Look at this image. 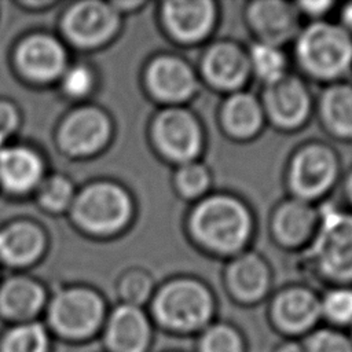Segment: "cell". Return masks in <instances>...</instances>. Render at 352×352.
<instances>
[{"mask_svg": "<svg viewBox=\"0 0 352 352\" xmlns=\"http://www.w3.org/2000/svg\"><path fill=\"white\" fill-rule=\"evenodd\" d=\"M62 96L74 102L89 99L98 88V73L87 60L70 62L56 82Z\"/></svg>", "mask_w": 352, "mask_h": 352, "instance_id": "30", "label": "cell"}, {"mask_svg": "<svg viewBox=\"0 0 352 352\" xmlns=\"http://www.w3.org/2000/svg\"><path fill=\"white\" fill-rule=\"evenodd\" d=\"M77 187L65 173H47L41 180L33 198L36 205L48 214H63L69 212L76 197Z\"/></svg>", "mask_w": 352, "mask_h": 352, "instance_id": "26", "label": "cell"}, {"mask_svg": "<svg viewBox=\"0 0 352 352\" xmlns=\"http://www.w3.org/2000/svg\"><path fill=\"white\" fill-rule=\"evenodd\" d=\"M199 73L214 89L228 94L241 91L252 76L248 52L234 41H216L205 50Z\"/></svg>", "mask_w": 352, "mask_h": 352, "instance_id": "20", "label": "cell"}, {"mask_svg": "<svg viewBox=\"0 0 352 352\" xmlns=\"http://www.w3.org/2000/svg\"><path fill=\"white\" fill-rule=\"evenodd\" d=\"M272 352H304V346L300 340H283Z\"/></svg>", "mask_w": 352, "mask_h": 352, "instance_id": "37", "label": "cell"}, {"mask_svg": "<svg viewBox=\"0 0 352 352\" xmlns=\"http://www.w3.org/2000/svg\"><path fill=\"white\" fill-rule=\"evenodd\" d=\"M155 290L153 276L142 268H129L122 272L116 283L120 304L143 308L150 301Z\"/></svg>", "mask_w": 352, "mask_h": 352, "instance_id": "31", "label": "cell"}, {"mask_svg": "<svg viewBox=\"0 0 352 352\" xmlns=\"http://www.w3.org/2000/svg\"><path fill=\"white\" fill-rule=\"evenodd\" d=\"M345 194L348 201L352 204V170L349 172L346 180H345Z\"/></svg>", "mask_w": 352, "mask_h": 352, "instance_id": "41", "label": "cell"}, {"mask_svg": "<svg viewBox=\"0 0 352 352\" xmlns=\"http://www.w3.org/2000/svg\"><path fill=\"white\" fill-rule=\"evenodd\" d=\"M318 111L327 132L338 139H352V85L331 82L318 100Z\"/></svg>", "mask_w": 352, "mask_h": 352, "instance_id": "25", "label": "cell"}, {"mask_svg": "<svg viewBox=\"0 0 352 352\" xmlns=\"http://www.w3.org/2000/svg\"><path fill=\"white\" fill-rule=\"evenodd\" d=\"M294 58L309 77L337 82L352 69V34L340 23L312 21L294 37Z\"/></svg>", "mask_w": 352, "mask_h": 352, "instance_id": "4", "label": "cell"}, {"mask_svg": "<svg viewBox=\"0 0 352 352\" xmlns=\"http://www.w3.org/2000/svg\"><path fill=\"white\" fill-rule=\"evenodd\" d=\"M320 316L330 327L352 324V286H333L320 297Z\"/></svg>", "mask_w": 352, "mask_h": 352, "instance_id": "32", "label": "cell"}, {"mask_svg": "<svg viewBox=\"0 0 352 352\" xmlns=\"http://www.w3.org/2000/svg\"><path fill=\"white\" fill-rule=\"evenodd\" d=\"M45 175V158L36 147L11 142L0 148V190L7 195H33Z\"/></svg>", "mask_w": 352, "mask_h": 352, "instance_id": "16", "label": "cell"}, {"mask_svg": "<svg viewBox=\"0 0 352 352\" xmlns=\"http://www.w3.org/2000/svg\"><path fill=\"white\" fill-rule=\"evenodd\" d=\"M121 16L111 1H76L69 4L59 16V37L67 47L78 51L100 50L120 34Z\"/></svg>", "mask_w": 352, "mask_h": 352, "instance_id": "7", "label": "cell"}, {"mask_svg": "<svg viewBox=\"0 0 352 352\" xmlns=\"http://www.w3.org/2000/svg\"><path fill=\"white\" fill-rule=\"evenodd\" d=\"M217 6L210 0H169L161 4L165 33L183 45L202 43L214 29Z\"/></svg>", "mask_w": 352, "mask_h": 352, "instance_id": "15", "label": "cell"}, {"mask_svg": "<svg viewBox=\"0 0 352 352\" xmlns=\"http://www.w3.org/2000/svg\"><path fill=\"white\" fill-rule=\"evenodd\" d=\"M143 82L153 99L166 106H182L198 91L192 66L173 54L154 56L144 67Z\"/></svg>", "mask_w": 352, "mask_h": 352, "instance_id": "13", "label": "cell"}, {"mask_svg": "<svg viewBox=\"0 0 352 352\" xmlns=\"http://www.w3.org/2000/svg\"><path fill=\"white\" fill-rule=\"evenodd\" d=\"M338 175L337 153L324 143L312 142L293 154L287 168V186L293 198L312 202L333 188Z\"/></svg>", "mask_w": 352, "mask_h": 352, "instance_id": "11", "label": "cell"}, {"mask_svg": "<svg viewBox=\"0 0 352 352\" xmlns=\"http://www.w3.org/2000/svg\"><path fill=\"white\" fill-rule=\"evenodd\" d=\"M340 25L352 34V3H346L340 11Z\"/></svg>", "mask_w": 352, "mask_h": 352, "instance_id": "38", "label": "cell"}, {"mask_svg": "<svg viewBox=\"0 0 352 352\" xmlns=\"http://www.w3.org/2000/svg\"><path fill=\"white\" fill-rule=\"evenodd\" d=\"M304 352H352L348 333L334 327H316L302 340Z\"/></svg>", "mask_w": 352, "mask_h": 352, "instance_id": "34", "label": "cell"}, {"mask_svg": "<svg viewBox=\"0 0 352 352\" xmlns=\"http://www.w3.org/2000/svg\"><path fill=\"white\" fill-rule=\"evenodd\" d=\"M246 52L252 74L264 85L279 80L287 73V60L280 47L256 41Z\"/></svg>", "mask_w": 352, "mask_h": 352, "instance_id": "29", "label": "cell"}, {"mask_svg": "<svg viewBox=\"0 0 352 352\" xmlns=\"http://www.w3.org/2000/svg\"><path fill=\"white\" fill-rule=\"evenodd\" d=\"M0 352H50V331L38 320L14 324L1 337Z\"/></svg>", "mask_w": 352, "mask_h": 352, "instance_id": "28", "label": "cell"}, {"mask_svg": "<svg viewBox=\"0 0 352 352\" xmlns=\"http://www.w3.org/2000/svg\"><path fill=\"white\" fill-rule=\"evenodd\" d=\"M300 14H305L311 16L314 21H320L323 15H326L333 7V1H326V0H319V1H300L294 3Z\"/></svg>", "mask_w": 352, "mask_h": 352, "instance_id": "36", "label": "cell"}, {"mask_svg": "<svg viewBox=\"0 0 352 352\" xmlns=\"http://www.w3.org/2000/svg\"><path fill=\"white\" fill-rule=\"evenodd\" d=\"M67 216L80 232L99 239L111 238L131 226L135 202L122 184L98 179L77 188Z\"/></svg>", "mask_w": 352, "mask_h": 352, "instance_id": "3", "label": "cell"}, {"mask_svg": "<svg viewBox=\"0 0 352 352\" xmlns=\"http://www.w3.org/2000/svg\"><path fill=\"white\" fill-rule=\"evenodd\" d=\"M11 63L16 76L29 85L58 82L70 63L67 45L58 34L38 30L21 37L14 45Z\"/></svg>", "mask_w": 352, "mask_h": 352, "instance_id": "9", "label": "cell"}, {"mask_svg": "<svg viewBox=\"0 0 352 352\" xmlns=\"http://www.w3.org/2000/svg\"><path fill=\"white\" fill-rule=\"evenodd\" d=\"M155 151L175 165L197 161L204 147V131L197 116L183 106L161 109L150 122Z\"/></svg>", "mask_w": 352, "mask_h": 352, "instance_id": "10", "label": "cell"}, {"mask_svg": "<svg viewBox=\"0 0 352 352\" xmlns=\"http://www.w3.org/2000/svg\"><path fill=\"white\" fill-rule=\"evenodd\" d=\"M267 318L271 329L285 340H302L322 320L320 296L307 286H286L271 297Z\"/></svg>", "mask_w": 352, "mask_h": 352, "instance_id": "12", "label": "cell"}, {"mask_svg": "<svg viewBox=\"0 0 352 352\" xmlns=\"http://www.w3.org/2000/svg\"><path fill=\"white\" fill-rule=\"evenodd\" d=\"M22 125L19 107L10 99L0 98V148L14 142Z\"/></svg>", "mask_w": 352, "mask_h": 352, "instance_id": "35", "label": "cell"}, {"mask_svg": "<svg viewBox=\"0 0 352 352\" xmlns=\"http://www.w3.org/2000/svg\"><path fill=\"white\" fill-rule=\"evenodd\" d=\"M319 221V209L311 202L289 198L282 201L271 216V234L276 243L296 249L311 242Z\"/></svg>", "mask_w": 352, "mask_h": 352, "instance_id": "23", "label": "cell"}, {"mask_svg": "<svg viewBox=\"0 0 352 352\" xmlns=\"http://www.w3.org/2000/svg\"><path fill=\"white\" fill-rule=\"evenodd\" d=\"M260 102L265 118L282 131L302 126L312 110V98L305 81L292 73L264 85Z\"/></svg>", "mask_w": 352, "mask_h": 352, "instance_id": "14", "label": "cell"}, {"mask_svg": "<svg viewBox=\"0 0 352 352\" xmlns=\"http://www.w3.org/2000/svg\"><path fill=\"white\" fill-rule=\"evenodd\" d=\"M308 256L333 286H352V213L331 206L319 209Z\"/></svg>", "mask_w": 352, "mask_h": 352, "instance_id": "6", "label": "cell"}, {"mask_svg": "<svg viewBox=\"0 0 352 352\" xmlns=\"http://www.w3.org/2000/svg\"><path fill=\"white\" fill-rule=\"evenodd\" d=\"M265 121L261 102L248 91L228 94L220 109V124L224 132L238 140L254 138Z\"/></svg>", "mask_w": 352, "mask_h": 352, "instance_id": "24", "label": "cell"}, {"mask_svg": "<svg viewBox=\"0 0 352 352\" xmlns=\"http://www.w3.org/2000/svg\"><path fill=\"white\" fill-rule=\"evenodd\" d=\"M48 234L34 219L19 217L0 224V264L25 270L43 260Z\"/></svg>", "mask_w": 352, "mask_h": 352, "instance_id": "18", "label": "cell"}, {"mask_svg": "<svg viewBox=\"0 0 352 352\" xmlns=\"http://www.w3.org/2000/svg\"><path fill=\"white\" fill-rule=\"evenodd\" d=\"M113 7L122 15L124 12H129V11H133L139 7L143 6L142 1H111Z\"/></svg>", "mask_w": 352, "mask_h": 352, "instance_id": "40", "label": "cell"}, {"mask_svg": "<svg viewBox=\"0 0 352 352\" xmlns=\"http://www.w3.org/2000/svg\"><path fill=\"white\" fill-rule=\"evenodd\" d=\"M348 336H349V338H351V341H352V324H351V327H349V333H348Z\"/></svg>", "mask_w": 352, "mask_h": 352, "instance_id": "42", "label": "cell"}, {"mask_svg": "<svg viewBox=\"0 0 352 352\" xmlns=\"http://www.w3.org/2000/svg\"><path fill=\"white\" fill-rule=\"evenodd\" d=\"M194 352H248V342L236 326L214 320L195 336Z\"/></svg>", "mask_w": 352, "mask_h": 352, "instance_id": "27", "label": "cell"}, {"mask_svg": "<svg viewBox=\"0 0 352 352\" xmlns=\"http://www.w3.org/2000/svg\"><path fill=\"white\" fill-rule=\"evenodd\" d=\"M56 3L55 1H30V0H28V1H21V3H18V6H21L22 8H25V10H30V11H44V10H48L50 7H54Z\"/></svg>", "mask_w": 352, "mask_h": 352, "instance_id": "39", "label": "cell"}, {"mask_svg": "<svg viewBox=\"0 0 352 352\" xmlns=\"http://www.w3.org/2000/svg\"><path fill=\"white\" fill-rule=\"evenodd\" d=\"M300 12L294 3L280 0L252 1L246 8V21L257 41L282 47L293 40L298 28Z\"/></svg>", "mask_w": 352, "mask_h": 352, "instance_id": "21", "label": "cell"}, {"mask_svg": "<svg viewBox=\"0 0 352 352\" xmlns=\"http://www.w3.org/2000/svg\"><path fill=\"white\" fill-rule=\"evenodd\" d=\"M148 316L166 334L198 336L216 319L217 302L210 287L192 276H176L155 287Z\"/></svg>", "mask_w": 352, "mask_h": 352, "instance_id": "2", "label": "cell"}, {"mask_svg": "<svg viewBox=\"0 0 352 352\" xmlns=\"http://www.w3.org/2000/svg\"><path fill=\"white\" fill-rule=\"evenodd\" d=\"M187 228L206 252L234 257L245 252L254 231V220L238 197L212 194L197 201L188 214Z\"/></svg>", "mask_w": 352, "mask_h": 352, "instance_id": "1", "label": "cell"}, {"mask_svg": "<svg viewBox=\"0 0 352 352\" xmlns=\"http://www.w3.org/2000/svg\"><path fill=\"white\" fill-rule=\"evenodd\" d=\"M113 135V120L103 107L80 103L60 118L54 139L62 155L88 160L103 153L111 143Z\"/></svg>", "mask_w": 352, "mask_h": 352, "instance_id": "8", "label": "cell"}, {"mask_svg": "<svg viewBox=\"0 0 352 352\" xmlns=\"http://www.w3.org/2000/svg\"><path fill=\"white\" fill-rule=\"evenodd\" d=\"M44 311L48 330L72 342L95 337L102 330L109 312L103 296L87 285L58 289L47 301Z\"/></svg>", "mask_w": 352, "mask_h": 352, "instance_id": "5", "label": "cell"}, {"mask_svg": "<svg viewBox=\"0 0 352 352\" xmlns=\"http://www.w3.org/2000/svg\"><path fill=\"white\" fill-rule=\"evenodd\" d=\"M272 275L267 261L256 252L231 257L224 271V287L230 298L243 307L261 302L271 290Z\"/></svg>", "mask_w": 352, "mask_h": 352, "instance_id": "19", "label": "cell"}, {"mask_svg": "<svg viewBox=\"0 0 352 352\" xmlns=\"http://www.w3.org/2000/svg\"><path fill=\"white\" fill-rule=\"evenodd\" d=\"M47 301L45 286L33 276L15 274L0 282V318L14 324L37 320Z\"/></svg>", "mask_w": 352, "mask_h": 352, "instance_id": "22", "label": "cell"}, {"mask_svg": "<svg viewBox=\"0 0 352 352\" xmlns=\"http://www.w3.org/2000/svg\"><path fill=\"white\" fill-rule=\"evenodd\" d=\"M164 352H183V351H164Z\"/></svg>", "mask_w": 352, "mask_h": 352, "instance_id": "43", "label": "cell"}, {"mask_svg": "<svg viewBox=\"0 0 352 352\" xmlns=\"http://www.w3.org/2000/svg\"><path fill=\"white\" fill-rule=\"evenodd\" d=\"M173 184L183 198L198 201L206 195L212 184V175L205 164L197 160L177 165L173 175Z\"/></svg>", "mask_w": 352, "mask_h": 352, "instance_id": "33", "label": "cell"}, {"mask_svg": "<svg viewBox=\"0 0 352 352\" xmlns=\"http://www.w3.org/2000/svg\"><path fill=\"white\" fill-rule=\"evenodd\" d=\"M154 329L143 308L118 304L107 312L102 327L103 345L107 352H150Z\"/></svg>", "mask_w": 352, "mask_h": 352, "instance_id": "17", "label": "cell"}]
</instances>
